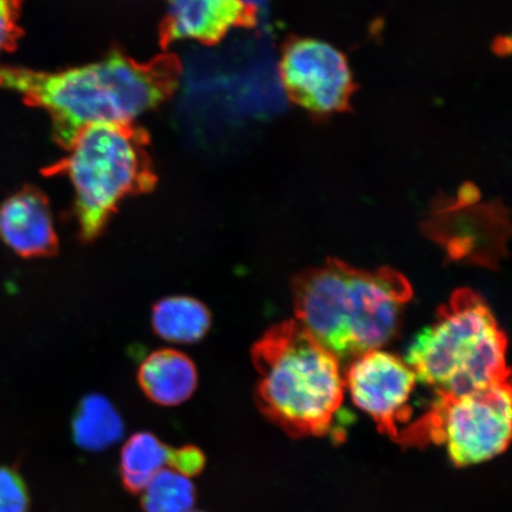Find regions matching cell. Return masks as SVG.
Instances as JSON below:
<instances>
[{
	"mask_svg": "<svg viewBox=\"0 0 512 512\" xmlns=\"http://www.w3.org/2000/svg\"><path fill=\"white\" fill-rule=\"evenodd\" d=\"M259 406L300 433H324L342 407L345 379L338 358L296 319L273 326L252 350Z\"/></svg>",
	"mask_w": 512,
	"mask_h": 512,
	"instance_id": "cell-3",
	"label": "cell"
},
{
	"mask_svg": "<svg viewBox=\"0 0 512 512\" xmlns=\"http://www.w3.org/2000/svg\"><path fill=\"white\" fill-rule=\"evenodd\" d=\"M507 348L488 304L473 291L459 290L416 335L405 361L435 399H456L509 381Z\"/></svg>",
	"mask_w": 512,
	"mask_h": 512,
	"instance_id": "cell-4",
	"label": "cell"
},
{
	"mask_svg": "<svg viewBox=\"0 0 512 512\" xmlns=\"http://www.w3.org/2000/svg\"><path fill=\"white\" fill-rule=\"evenodd\" d=\"M171 447L157 435L138 432L121 450L119 472L121 483L130 494H142L146 485L169 464Z\"/></svg>",
	"mask_w": 512,
	"mask_h": 512,
	"instance_id": "cell-14",
	"label": "cell"
},
{
	"mask_svg": "<svg viewBox=\"0 0 512 512\" xmlns=\"http://www.w3.org/2000/svg\"><path fill=\"white\" fill-rule=\"evenodd\" d=\"M243 9H245L249 15L254 18L260 14V12L266 9V6L270 0H238Z\"/></svg>",
	"mask_w": 512,
	"mask_h": 512,
	"instance_id": "cell-19",
	"label": "cell"
},
{
	"mask_svg": "<svg viewBox=\"0 0 512 512\" xmlns=\"http://www.w3.org/2000/svg\"><path fill=\"white\" fill-rule=\"evenodd\" d=\"M344 379L355 405L387 431L396 434L411 419L419 382L405 360L389 352L369 351L355 358Z\"/></svg>",
	"mask_w": 512,
	"mask_h": 512,
	"instance_id": "cell-8",
	"label": "cell"
},
{
	"mask_svg": "<svg viewBox=\"0 0 512 512\" xmlns=\"http://www.w3.org/2000/svg\"><path fill=\"white\" fill-rule=\"evenodd\" d=\"M75 444L83 450H106L123 438L125 427L113 403L99 394L86 396L80 403L72 422Z\"/></svg>",
	"mask_w": 512,
	"mask_h": 512,
	"instance_id": "cell-13",
	"label": "cell"
},
{
	"mask_svg": "<svg viewBox=\"0 0 512 512\" xmlns=\"http://www.w3.org/2000/svg\"><path fill=\"white\" fill-rule=\"evenodd\" d=\"M21 4L22 0H0V55L14 49L21 36Z\"/></svg>",
	"mask_w": 512,
	"mask_h": 512,
	"instance_id": "cell-17",
	"label": "cell"
},
{
	"mask_svg": "<svg viewBox=\"0 0 512 512\" xmlns=\"http://www.w3.org/2000/svg\"><path fill=\"white\" fill-rule=\"evenodd\" d=\"M152 326L166 342L194 344L208 334L211 313L206 305L195 298L168 297L153 306Z\"/></svg>",
	"mask_w": 512,
	"mask_h": 512,
	"instance_id": "cell-12",
	"label": "cell"
},
{
	"mask_svg": "<svg viewBox=\"0 0 512 512\" xmlns=\"http://www.w3.org/2000/svg\"><path fill=\"white\" fill-rule=\"evenodd\" d=\"M412 294L392 268L367 271L328 260L294 280V312L339 362L355 360L393 338Z\"/></svg>",
	"mask_w": 512,
	"mask_h": 512,
	"instance_id": "cell-2",
	"label": "cell"
},
{
	"mask_svg": "<svg viewBox=\"0 0 512 512\" xmlns=\"http://www.w3.org/2000/svg\"><path fill=\"white\" fill-rule=\"evenodd\" d=\"M67 149L61 171L74 190L80 239L91 242L105 232L120 203L151 190L155 177L143 140L131 126L87 127Z\"/></svg>",
	"mask_w": 512,
	"mask_h": 512,
	"instance_id": "cell-5",
	"label": "cell"
},
{
	"mask_svg": "<svg viewBox=\"0 0 512 512\" xmlns=\"http://www.w3.org/2000/svg\"><path fill=\"white\" fill-rule=\"evenodd\" d=\"M30 496L21 475L11 467H0V512H29Z\"/></svg>",
	"mask_w": 512,
	"mask_h": 512,
	"instance_id": "cell-16",
	"label": "cell"
},
{
	"mask_svg": "<svg viewBox=\"0 0 512 512\" xmlns=\"http://www.w3.org/2000/svg\"><path fill=\"white\" fill-rule=\"evenodd\" d=\"M510 380L456 399H434L425 432L446 446L453 463L478 465L496 458L511 438Z\"/></svg>",
	"mask_w": 512,
	"mask_h": 512,
	"instance_id": "cell-6",
	"label": "cell"
},
{
	"mask_svg": "<svg viewBox=\"0 0 512 512\" xmlns=\"http://www.w3.org/2000/svg\"><path fill=\"white\" fill-rule=\"evenodd\" d=\"M196 497L190 478L164 469L142 491V508L144 512H190Z\"/></svg>",
	"mask_w": 512,
	"mask_h": 512,
	"instance_id": "cell-15",
	"label": "cell"
},
{
	"mask_svg": "<svg viewBox=\"0 0 512 512\" xmlns=\"http://www.w3.org/2000/svg\"><path fill=\"white\" fill-rule=\"evenodd\" d=\"M190 512H204V511H190Z\"/></svg>",
	"mask_w": 512,
	"mask_h": 512,
	"instance_id": "cell-20",
	"label": "cell"
},
{
	"mask_svg": "<svg viewBox=\"0 0 512 512\" xmlns=\"http://www.w3.org/2000/svg\"><path fill=\"white\" fill-rule=\"evenodd\" d=\"M172 86L170 67L144 66L118 53L60 72L0 67V89L46 111L66 146L87 127L131 126L164 101Z\"/></svg>",
	"mask_w": 512,
	"mask_h": 512,
	"instance_id": "cell-1",
	"label": "cell"
},
{
	"mask_svg": "<svg viewBox=\"0 0 512 512\" xmlns=\"http://www.w3.org/2000/svg\"><path fill=\"white\" fill-rule=\"evenodd\" d=\"M278 75L285 93L315 114L343 111L354 91L347 57L317 38H297L288 43L280 57Z\"/></svg>",
	"mask_w": 512,
	"mask_h": 512,
	"instance_id": "cell-7",
	"label": "cell"
},
{
	"mask_svg": "<svg viewBox=\"0 0 512 512\" xmlns=\"http://www.w3.org/2000/svg\"><path fill=\"white\" fill-rule=\"evenodd\" d=\"M0 238L22 258H48L59 251L53 214L47 197L24 188L0 206Z\"/></svg>",
	"mask_w": 512,
	"mask_h": 512,
	"instance_id": "cell-9",
	"label": "cell"
},
{
	"mask_svg": "<svg viewBox=\"0 0 512 512\" xmlns=\"http://www.w3.org/2000/svg\"><path fill=\"white\" fill-rule=\"evenodd\" d=\"M166 36L171 41L216 43L230 31L253 24L238 0H166Z\"/></svg>",
	"mask_w": 512,
	"mask_h": 512,
	"instance_id": "cell-10",
	"label": "cell"
},
{
	"mask_svg": "<svg viewBox=\"0 0 512 512\" xmlns=\"http://www.w3.org/2000/svg\"><path fill=\"white\" fill-rule=\"evenodd\" d=\"M168 465L170 470L190 478L201 475L207 465V458L201 448L194 445L171 447Z\"/></svg>",
	"mask_w": 512,
	"mask_h": 512,
	"instance_id": "cell-18",
	"label": "cell"
},
{
	"mask_svg": "<svg viewBox=\"0 0 512 512\" xmlns=\"http://www.w3.org/2000/svg\"><path fill=\"white\" fill-rule=\"evenodd\" d=\"M138 382L147 399L159 406L182 405L195 393L198 374L195 363L181 351L162 349L145 358Z\"/></svg>",
	"mask_w": 512,
	"mask_h": 512,
	"instance_id": "cell-11",
	"label": "cell"
}]
</instances>
